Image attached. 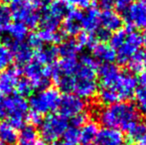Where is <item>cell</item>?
I'll return each instance as SVG.
<instances>
[{
	"label": "cell",
	"instance_id": "6da1fadb",
	"mask_svg": "<svg viewBox=\"0 0 146 145\" xmlns=\"http://www.w3.org/2000/svg\"><path fill=\"white\" fill-rule=\"evenodd\" d=\"M138 118L139 113L135 105L125 101L106 105L98 112V119L102 125L117 130L127 131L138 121Z\"/></svg>",
	"mask_w": 146,
	"mask_h": 145
},
{
	"label": "cell",
	"instance_id": "7a4b0ae2",
	"mask_svg": "<svg viewBox=\"0 0 146 145\" xmlns=\"http://www.w3.org/2000/svg\"><path fill=\"white\" fill-rule=\"evenodd\" d=\"M137 89V79L132 73H120L112 85L102 87L98 93V99L102 105H110L113 103L126 101L134 95Z\"/></svg>",
	"mask_w": 146,
	"mask_h": 145
},
{
	"label": "cell",
	"instance_id": "3957f363",
	"mask_svg": "<svg viewBox=\"0 0 146 145\" xmlns=\"http://www.w3.org/2000/svg\"><path fill=\"white\" fill-rule=\"evenodd\" d=\"M61 97L59 89L52 87H47L40 89L35 95H31L28 105L31 111H34L43 116L58 109Z\"/></svg>",
	"mask_w": 146,
	"mask_h": 145
},
{
	"label": "cell",
	"instance_id": "277c9868",
	"mask_svg": "<svg viewBox=\"0 0 146 145\" xmlns=\"http://www.w3.org/2000/svg\"><path fill=\"white\" fill-rule=\"evenodd\" d=\"M69 123L67 119L58 113H50L40 124V135L45 143L53 144L60 140Z\"/></svg>",
	"mask_w": 146,
	"mask_h": 145
},
{
	"label": "cell",
	"instance_id": "5b68a950",
	"mask_svg": "<svg viewBox=\"0 0 146 145\" xmlns=\"http://www.w3.org/2000/svg\"><path fill=\"white\" fill-rule=\"evenodd\" d=\"M10 11L12 19L24 24L28 29H35L39 26L40 13L26 0H10Z\"/></svg>",
	"mask_w": 146,
	"mask_h": 145
},
{
	"label": "cell",
	"instance_id": "8992f818",
	"mask_svg": "<svg viewBox=\"0 0 146 145\" xmlns=\"http://www.w3.org/2000/svg\"><path fill=\"white\" fill-rule=\"evenodd\" d=\"M96 77V73L94 71L86 68H79L74 77L75 85L73 93L83 99L94 97L98 91Z\"/></svg>",
	"mask_w": 146,
	"mask_h": 145
},
{
	"label": "cell",
	"instance_id": "52a82bcc",
	"mask_svg": "<svg viewBox=\"0 0 146 145\" xmlns=\"http://www.w3.org/2000/svg\"><path fill=\"white\" fill-rule=\"evenodd\" d=\"M29 113V105L25 97L16 95L6 97V117L16 129L25 125V120Z\"/></svg>",
	"mask_w": 146,
	"mask_h": 145
},
{
	"label": "cell",
	"instance_id": "ba28073f",
	"mask_svg": "<svg viewBox=\"0 0 146 145\" xmlns=\"http://www.w3.org/2000/svg\"><path fill=\"white\" fill-rule=\"evenodd\" d=\"M54 65V64H53ZM53 65L43 66L37 61L32 60L24 66L25 79L30 81L34 89H43L49 85V79L52 77Z\"/></svg>",
	"mask_w": 146,
	"mask_h": 145
},
{
	"label": "cell",
	"instance_id": "9c48e42d",
	"mask_svg": "<svg viewBox=\"0 0 146 145\" xmlns=\"http://www.w3.org/2000/svg\"><path fill=\"white\" fill-rule=\"evenodd\" d=\"M141 45H142L141 35L138 32L128 27V32L124 42L115 50V60L118 61V63L121 65L127 64L128 61L139 52Z\"/></svg>",
	"mask_w": 146,
	"mask_h": 145
},
{
	"label": "cell",
	"instance_id": "30bf717a",
	"mask_svg": "<svg viewBox=\"0 0 146 145\" xmlns=\"http://www.w3.org/2000/svg\"><path fill=\"white\" fill-rule=\"evenodd\" d=\"M86 107L87 103L83 99L75 93H66L61 97L58 109L60 115L68 119L85 112Z\"/></svg>",
	"mask_w": 146,
	"mask_h": 145
},
{
	"label": "cell",
	"instance_id": "8fae6325",
	"mask_svg": "<svg viewBox=\"0 0 146 145\" xmlns=\"http://www.w3.org/2000/svg\"><path fill=\"white\" fill-rule=\"evenodd\" d=\"M124 19L129 28L146 29V3L132 2L124 11Z\"/></svg>",
	"mask_w": 146,
	"mask_h": 145
},
{
	"label": "cell",
	"instance_id": "7c38bea8",
	"mask_svg": "<svg viewBox=\"0 0 146 145\" xmlns=\"http://www.w3.org/2000/svg\"><path fill=\"white\" fill-rule=\"evenodd\" d=\"M84 13L79 9L70 10L65 16L62 25V33L66 36H77L83 29Z\"/></svg>",
	"mask_w": 146,
	"mask_h": 145
},
{
	"label": "cell",
	"instance_id": "4fadbf2b",
	"mask_svg": "<svg viewBox=\"0 0 146 145\" xmlns=\"http://www.w3.org/2000/svg\"><path fill=\"white\" fill-rule=\"evenodd\" d=\"M21 70L17 67L8 68L0 73V95H10L15 91L16 85L20 79Z\"/></svg>",
	"mask_w": 146,
	"mask_h": 145
},
{
	"label": "cell",
	"instance_id": "5bb4252c",
	"mask_svg": "<svg viewBox=\"0 0 146 145\" xmlns=\"http://www.w3.org/2000/svg\"><path fill=\"white\" fill-rule=\"evenodd\" d=\"M5 32L3 44L8 48H10L14 43L24 42L28 37V28L24 24L16 21L14 23H10L5 29Z\"/></svg>",
	"mask_w": 146,
	"mask_h": 145
},
{
	"label": "cell",
	"instance_id": "9a60e30c",
	"mask_svg": "<svg viewBox=\"0 0 146 145\" xmlns=\"http://www.w3.org/2000/svg\"><path fill=\"white\" fill-rule=\"evenodd\" d=\"M79 61L77 58H62L53 65V72L51 79L55 81L61 77H74L77 71Z\"/></svg>",
	"mask_w": 146,
	"mask_h": 145
},
{
	"label": "cell",
	"instance_id": "2e32d148",
	"mask_svg": "<svg viewBox=\"0 0 146 145\" xmlns=\"http://www.w3.org/2000/svg\"><path fill=\"white\" fill-rule=\"evenodd\" d=\"M92 58L102 64H111L116 59L115 50L106 42H98L92 49Z\"/></svg>",
	"mask_w": 146,
	"mask_h": 145
},
{
	"label": "cell",
	"instance_id": "e0dca14e",
	"mask_svg": "<svg viewBox=\"0 0 146 145\" xmlns=\"http://www.w3.org/2000/svg\"><path fill=\"white\" fill-rule=\"evenodd\" d=\"M96 141L98 145H123L124 137L120 130L104 127L98 131Z\"/></svg>",
	"mask_w": 146,
	"mask_h": 145
},
{
	"label": "cell",
	"instance_id": "ac0fdd59",
	"mask_svg": "<svg viewBox=\"0 0 146 145\" xmlns=\"http://www.w3.org/2000/svg\"><path fill=\"white\" fill-rule=\"evenodd\" d=\"M9 49L13 54L14 60H16V62L20 66H25L34 58V51L30 48L26 42L14 43Z\"/></svg>",
	"mask_w": 146,
	"mask_h": 145
},
{
	"label": "cell",
	"instance_id": "d6986e66",
	"mask_svg": "<svg viewBox=\"0 0 146 145\" xmlns=\"http://www.w3.org/2000/svg\"><path fill=\"white\" fill-rule=\"evenodd\" d=\"M120 73L121 72L118 67L112 63L111 64H102L100 68H98V75L102 87H106L112 85L119 77Z\"/></svg>",
	"mask_w": 146,
	"mask_h": 145
},
{
	"label": "cell",
	"instance_id": "ffe728a7",
	"mask_svg": "<svg viewBox=\"0 0 146 145\" xmlns=\"http://www.w3.org/2000/svg\"><path fill=\"white\" fill-rule=\"evenodd\" d=\"M100 25L102 28L108 32H115L121 29L122 26V18L117 12L113 10H104L100 13Z\"/></svg>",
	"mask_w": 146,
	"mask_h": 145
},
{
	"label": "cell",
	"instance_id": "44dd1931",
	"mask_svg": "<svg viewBox=\"0 0 146 145\" xmlns=\"http://www.w3.org/2000/svg\"><path fill=\"white\" fill-rule=\"evenodd\" d=\"M58 57V47L54 46V45H50V46L42 47L39 50L35 51L33 60L37 61L39 64L43 65V66H48V65L55 64Z\"/></svg>",
	"mask_w": 146,
	"mask_h": 145
},
{
	"label": "cell",
	"instance_id": "7402d4cb",
	"mask_svg": "<svg viewBox=\"0 0 146 145\" xmlns=\"http://www.w3.org/2000/svg\"><path fill=\"white\" fill-rule=\"evenodd\" d=\"M45 10L54 18L62 21L71 10V5L67 0H51Z\"/></svg>",
	"mask_w": 146,
	"mask_h": 145
},
{
	"label": "cell",
	"instance_id": "603a6c76",
	"mask_svg": "<svg viewBox=\"0 0 146 145\" xmlns=\"http://www.w3.org/2000/svg\"><path fill=\"white\" fill-rule=\"evenodd\" d=\"M100 12L96 8H90L83 18V29L88 33H94L100 26Z\"/></svg>",
	"mask_w": 146,
	"mask_h": 145
},
{
	"label": "cell",
	"instance_id": "cb8c5ba5",
	"mask_svg": "<svg viewBox=\"0 0 146 145\" xmlns=\"http://www.w3.org/2000/svg\"><path fill=\"white\" fill-rule=\"evenodd\" d=\"M17 139V129L7 120L2 121L0 123V142L3 145H14Z\"/></svg>",
	"mask_w": 146,
	"mask_h": 145
},
{
	"label": "cell",
	"instance_id": "d4e9b609",
	"mask_svg": "<svg viewBox=\"0 0 146 145\" xmlns=\"http://www.w3.org/2000/svg\"><path fill=\"white\" fill-rule=\"evenodd\" d=\"M39 140V133L35 126L24 125L20 128V132L18 133V143L19 145H35Z\"/></svg>",
	"mask_w": 146,
	"mask_h": 145
},
{
	"label": "cell",
	"instance_id": "484cf974",
	"mask_svg": "<svg viewBox=\"0 0 146 145\" xmlns=\"http://www.w3.org/2000/svg\"><path fill=\"white\" fill-rule=\"evenodd\" d=\"M82 47L77 40H67L63 41L58 47L59 56L62 58H77V55L82 51Z\"/></svg>",
	"mask_w": 146,
	"mask_h": 145
},
{
	"label": "cell",
	"instance_id": "4316f807",
	"mask_svg": "<svg viewBox=\"0 0 146 145\" xmlns=\"http://www.w3.org/2000/svg\"><path fill=\"white\" fill-rule=\"evenodd\" d=\"M127 134L131 141L146 145V122L138 120L127 130Z\"/></svg>",
	"mask_w": 146,
	"mask_h": 145
},
{
	"label": "cell",
	"instance_id": "83f0119b",
	"mask_svg": "<svg viewBox=\"0 0 146 145\" xmlns=\"http://www.w3.org/2000/svg\"><path fill=\"white\" fill-rule=\"evenodd\" d=\"M100 131L98 125L96 121H90L88 120L80 129V135H81V142L84 144L92 143L96 140L98 133Z\"/></svg>",
	"mask_w": 146,
	"mask_h": 145
},
{
	"label": "cell",
	"instance_id": "f1b7e54d",
	"mask_svg": "<svg viewBox=\"0 0 146 145\" xmlns=\"http://www.w3.org/2000/svg\"><path fill=\"white\" fill-rule=\"evenodd\" d=\"M81 143L80 128L75 126H68L62 137L54 145H79Z\"/></svg>",
	"mask_w": 146,
	"mask_h": 145
},
{
	"label": "cell",
	"instance_id": "f546056e",
	"mask_svg": "<svg viewBox=\"0 0 146 145\" xmlns=\"http://www.w3.org/2000/svg\"><path fill=\"white\" fill-rule=\"evenodd\" d=\"M43 44H61L65 39V35L58 31H47V30H41L38 32Z\"/></svg>",
	"mask_w": 146,
	"mask_h": 145
},
{
	"label": "cell",
	"instance_id": "4dcf8cb0",
	"mask_svg": "<svg viewBox=\"0 0 146 145\" xmlns=\"http://www.w3.org/2000/svg\"><path fill=\"white\" fill-rule=\"evenodd\" d=\"M14 61L11 50L4 44H0V73L10 68Z\"/></svg>",
	"mask_w": 146,
	"mask_h": 145
},
{
	"label": "cell",
	"instance_id": "1f68e13d",
	"mask_svg": "<svg viewBox=\"0 0 146 145\" xmlns=\"http://www.w3.org/2000/svg\"><path fill=\"white\" fill-rule=\"evenodd\" d=\"M12 21L10 8L5 2L0 1V30H5Z\"/></svg>",
	"mask_w": 146,
	"mask_h": 145
},
{
	"label": "cell",
	"instance_id": "d6a6232c",
	"mask_svg": "<svg viewBox=\"0 0 146 145\" xmlns=\"http://www.w3.org/2000/svg\"><path fill=\"white\" fill-rule=\"evenodd\" d=\"M15 91L17 93L18 95L22 97H31L34 91L32 85L30 83V81L26 79H20L18 81L17 85H16V89Z\"/></svg>",
	"mask_w": 146,
	"mask_h": 145
},
{
	"label": "cell",
	"instance_id": "836d02e7",
	"mask_svg": "<svg viewBox=\"0 0 146 145\" xmlns=\"http://www.w3.org/2000/svg\"><path fill=\"white\" fill-rule=\"evenodd\" d=\"M135 103H136L137 111H140L146 115V89L139 87L135 91Z\"/></svg>",
	"mask_w": 146,
	"mask_h": 145
},
{
	"label": "cell",
	"instance_id": "e575fe53",
	"mask_svg": "<svg viewBox=\"0 0 146 145\" xmlns=\"http://www.w3.org/2000/svg\"><path fill=\"white\" fill-rule=\"evenodd\" d=\"M77 41L82 48L87 47L90 49H92L98 43L94 33H88V32H81L78 36Z\"/></svg>",
	"mask_w": 146,
	"mask_h": 145
},
{
	"label": "cell",
	"instance_id": "d590c367",
	"mask_svg": "<svg viewBox=\"0 0 146 145\" xmlns=\"http://www.w3.org/2000/svg\"><path fill=\"white\" fill-rule=\"evenodd\" d=\"M127 32H128V27L125 29H119L117 31L113 32V34H111L110 37V45L116 50L123 42H124L125 38H126Z\"/></svg>",
	"mask_w": 146,
	"mask_h": 145
},
{
	"label": "cell",
	"instance_id": "8d00e7d4",
	"mask_svg": "<svg viewBox=\"0 0 146 145\" xmlns=\"http://www.w3.org/2000/svg\"><path fill=\"white\" fill-rule=\"evenodd\" d=\"M129 70L132 73H140L142 72L143 68H144V64H143V58H142V53L138 52L136 55L132 57L127 63Z\"/></svg>",
	"mask_w": 146,
	"mask_h": 145
},
{
	"label": "cell",
	"instance_id": "74e56055",
	"mask_svg": "<svg viewBox=\"0 0 146 145\" xmlns=\"http://www.w3.org/2000/svg\"><path fill=\"white\" fill-rule=\"evenodd\" d=\"M26 43L29 45V47L34 51V52L37 50H39V49H41L43 47V45H44L38 33L30 34V35L27 37V42Z\"/></svg>",
	"mask_w": 146,
	"mask_h": 145
},
{
	"label": "cell",
	"instance_id": "f35d334b",
	"mask_svg": "<svg viewBox=\"0 0 146 145\" xmlns=\"http://www.w3.org/2000/svg\"><path fill=\"white\" fill-rule=\"evenodd\" d=\"M71 119H72L71 120L72 126L80 128L88 121V114H87V112H83V113H80V114H78V115L74 116Z\"/></svg>",
	"mask_w": 146,
	"mask_h": 145
},
{
	"label": "cell",
	"instance_id": "ab89813d",
	"mask_svg": "<svg viewBox=\"0 0 146 145\" xmlns=\"http://www.w3.org/2000/svg\"><path fill=\"white\" fill-rule=\"evenodd\" d=\"M26 120H27L28 123H29L30 125H33V126L40 125L41 122H42V120H43V116L38 113H36V112H34V111H30L29 113H28Z\"/></svg>",
	"mask_w": 146,
	"mask_h": 145
},
{
	"label": "cell",
	"instance_id": "60d3db41",
	"mask_svg": "<svg viewBox=\"0 0 146 145\" xmlns=\"http://www.w3.org/2000/svg\"><path fill=\"white\" fill-rule=\"evenodd\" d=\"M67 1L70 3V5H74L82 9L88 8L92 4V0H67Z\"/></svg>",
	"mask_w": 146,
	"mask_h": 145
},
{
	"label": "cell",
	"instance_id": "b9f144b4",
	"mask_svg": "<svg viewBox=\"0 0 146 145\" xmlns=\"http://www.w3.org/2000/svg\"><path fill=\"white\" fill-rule=\"evenodd\" d=\"M96 4L98 8L104 10H110L114 6V0H96Z\"/></svg>",
	"mask_w": 146,
	"mask_h": 145
},
{
	"label": "cell",
	"instance_id": "7bdbcfd3",
	"mask_svg": "<svg viewBox=\"0 0 146 145\" xmlns=\"http://www.w3.org/2000/svg\"><path fill=\"white\" fill-rule=\"evenodd\" d=\"M132 2L133 0H114V6L120 11H125Z\"/></svg>",
	"mask_w": 146,
	"mask_h": 145
},
{
	"label": "cell",
	"instance_id": "ee69618b",
	"mask_svg": "<svg viewBox=\"0 0 146 145\" xmlns=\"http://www.w3.org/2000/svg\"><path fill=\"white\" fill-rule=\"evenodd\" d=\"M6 117V97L0 95V118Z\"/></svg>",
	"mask_w": 146,
	"mask_h": 145
},
{
	"label": "cell",
	"instance_id": "f6af8a7d",
	"mask_svg": "<svg viewBox=\"0 0 146 145\" xmlns=\"http://www.w3.org/2000/svg\"><path fill=\"white\" fill-rule=\"evenodd\" d=\"M139 83H140L141 87H145L146 89V71L142 72L140 73V77H139Z\"/></svg>",
	"mask_w": 146,
	"mask_h": 145
},
{
	"label": "cell",
	"instance_id": "bcb514c9",
	"mask_svg": "<svg viewBox=\"0 0 146 145\" xmlns=\"http://www.w3.org/2000/svg\"><path fill=\"white\" fill-rule=\"evenodd\" d=\"M141 39H142V44L146 47V29L144 30L142 35H141Z\"/></svg>",
	"mask_w": 146,
	"mask_h": 145
},
{
	"label": "cell",
	"instance_id": "7dc6e473",
	"mask_svg": "<svg viewBox=\"0 0 146 145\" xmlns=\"http://www.w3.org/2000/svg\"><path fill=\"white\" fill-rule=\"evenodd\" d=\"M35 145H47V144L45 143V142L43 141V140H40V139H39L38 141H37L36 143H35Z\"/></svg>",
	"mask_w": 146,
	"mask_h": 145
},
{
	"label": "cell",
	"instance_id": "c3c4849f",
	"mask_svg": "<svg viewBox=\"0 0 146 145\" xmlns=\"http://www.w3.org/2000/svg\"><path fill=\"white\" fill-rule=\"evenodd\" d=\"M142 58H143V64H144V67H146V52L142 53Z\"/></svg>",
	"mask_w": 146,
	"mask_h": 145
},
{
	"label": "cell",
	"instance_id": "681fc988",
	"mask_svg": "<svg viewBox=\"0 0 146 145\" xmlns=\"http://www.w3.org/2000/svg\"><path fill=\"white\" fill-rule=\"evenodd\" d=\"M84 145H98V144H94V143H87V144H84Z\"/></svg>",
	"mask_w": 146,
	"mask_h": 145
},
{
	"label": "cell",
	"instance_id": "f907efd6",
	"mask_svg": "<svg viewBox=\"0 0 146 145\" xmlns=\"http://www.w3.org/2000/svg\"><path fill=\"white\" fill-rule=\"evenodd\" d=\"M142 1H143V2H145V3H146V0H142Z\"/></svg>",
	"mask_w": 146,
	"mask_h": 145
},
{
	"label": "cell",
	"instance_id": "816d5d0a",
	"mask_svg": "<svg viewBox=\"0 0 146 145\" xmlns=\"http://www.w3.org/2000/svg\"><path fill=\"white\" fill-rule=\"evenodd\" d=\"M136 145H145V144H136Z\"/></svg>",
	"mask_w": 146,
	"mask_h": 145
},
{
	"label": "cell",
	"instance_id": "f5cc1de1",
	"mask_svg": "<svg viewBox=\"0 0 146 145\" xmlns=\"http://www.w3.org/2000/svg\"><path fill=\"white\" fill-rule=\"evenodd\" d=\"M0 145H3V144H2V143H1V142H0Z\"/></svg>",
	"mask_w": 146,
	"mask_h": 145
}]
</instances>
